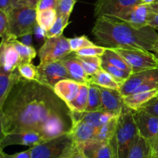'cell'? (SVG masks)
I'll return each instance as SVG.
<instances>
[{"instance_id":"18","label":"cell","mask_w":158,"mask_h":158,"mask_svg":"<svg viewBox=\"0 0 158 158\" xmlns=\"http://www.w3.org/2000/svg\"><path fill=\"white\" fill-rule=\"evenodd\" d=\"M68 72L73 77V80L81 84L89 85V76L86 74L81 63L77 59V56L69 54L67 57L60 60Z\"/></svg>"},{"instance_id":"34","label":"cell","mask_w":158,"mask_h":158,"mask_svg":"<svg viewBox=\"0 0 158 158\" xmlns=\"http://www.w3.org/2000/svg\"><path fill=\"white\" fill-rule=\"evenodd\" d=\"M0 37H1V43H7L15 38L12 35L10 29L9 15L7 13L0 10Z\"/></svg>"},{"instance_id":"35","label":"cell","mask_w":158,"mask_h":158,"mask_svg":"<svg viewBox=\"0 0 158 158\" xmlns=\"http://www.w3.org/2000/svg\"><path fill=\"white\" fill-rule=\"evenodd\" d=\"M18 73L23 78L29 81H36L37 67H35L31 62L22 63L17 68Z\"/></svg>"},{"instance_id":"4","label":"cell","mask_w":158,"mask_h":158,"mask_svg":"<svg viewBox=\"0 0 158 158\" xmlns=\"http://www.w3.org/2000/svg\"><path fill=\"white\" fill-rule=\"evenodd\" d=\"M8 15L11 32L16 39L31 35L37 26L35 9L16 6L12 8Z\"/></svg>"},{"instance_id":"12","label":"cell","mask_w":158,"mask_h":158,"mask_svg":"<svg viewBox=\"0 0 158 158\" xmlns=\"http://www.w3.org/2000/svg\"><path fill=\"white\" fill-rule=\"evenodd\" d=\"M99 88L101 93V111L109 112L116 116H120L126 107L123 97L120 91L100 86Z\"/></svg>"},{"instance_id":"41","label":"cell","mask_w":158,"mask_h":158,"mask_svg":"<svg viewBox=\"0 0 158 158\" xmlns=\"http://www.w3.org/2000/svg\"><path fill=\"white\" fill-rule=\"evenodd\" d=\"M59 0H40L37 4L36 11L44 10L48 9H57Z\"/></svg>"},{"instance_id":"50","label":"cell","mask_w":158,"mask_h":158,"mask_svg":"<svg viewBox=\"0 0 158 158\" xmlns=\"http://www.w3.org/2000/svg\"><path fill=\"white\" fill-rule=\"evenodd\" d=\"M19 2V0H12V6H16L17 5H18Z\"/></svg>"},{"instance_id":"33","label":"cell","mask_w":158,"mask_h":158,"mask_svg":"<svg viewBox=\"0 0 158 158\" xmlns=\"http://www.w3.org/2000/svg\"><path fill=\"white\" fill-rule=\"evenodd\" d=\"M69 17L70 16H69V15H58L56 20L52 25V27L50 28V29L45 33V37L49 38V37H58V36L63 35V30L69 23Z\"/></svg>"},{"instance_id":"39","label":"cell","mask_w":158,"mask_h":158,"mask_svg":"<svg viewBox=\"0 0 158 158\" xmlns=\"http://www.w3.org/2000/svg\"><path fill=\"white\" fill-rule=\"evenodd\" d=\"M63 158H89V156L86 155L81 145L73 143L72 147L68 150Z\"/></svg>"},{"instance_id":"7","label":"cell","mask_w":158,"mask_h":158,"mask_svg":"<svg viewBox=\"0 0 158 158\" xmlns=\"http://www.w3.org/2000/svg\"><path fill=\"white\" fill-rule=\"evenodd\" d=\"M69 38L63 35L46 38L39 50L40 63L56 61L72 54Z\"/></svg>"},{"instance_id":"45","label":"cell","mask_w":158,"mask_h":158,"mask_svg":"<svg viewBox=\"0 0 158 158\" xmlns=\"http://www.w3.org/2000/svg\"><path fill=\"white\" fill-rule=\"evenodd\" d=\"M40 0H19L17 6H23L36 9L37 4Z\"/></svg>"},{"instance_id":"24","label":"cell","mask_w":158,"mask_h":158,"mask_svg":"<svg viewBox=\"0 0 158 158\" xmlns=\"http://www.w3.org/2000/svg\"><path fill=\"white\" fill-rule=\"evenodd\" d=\"M127 158H151V147L149 142L138 134Z\"/></svg>"},{"instance_id":"11","label":"cell","mask_w":158,"mask_h":158,"mask_svg":"<svg viewBox=\"0 0 158 158\" xmlns=\"http://www.w3.org/2000/svg\"><path fill=\"white\" fill-rule=\"evenodd\" d=\"M46 139L36 132H20L3 135L0 137V150L11 145H23L32 147L45 142Z\"/></svg>"},{"instance_id":"53","label":"cell","mask_w":158,"mask_h":158,"mask_svg":"<svg viewBox=\"0 0 158 158\" xmlns=\"http://www.w3.org/2000/svg\"><path fill=\"white\" fill-rule=\"evenodd\" d=\"M157 1H158V0H157Z\"/></svg>"},{"instance_id":"28","label":"cell","mask_w":158,"mask_h":158,"mask_svg":"<svg viewBox=\"0 0 158 158\" xmlns=\"http://www.w3.org/2000/svg\"><path fill=\"white\" fill-rule=\"evenodd\" d=\"M102 57H104L107 61H109L114 66L117 67L123 71H127L130 74H133L131 67L128 64L125 59L120 54H118L114 48L106 47V51Z\"/></svg>"},{"instance_id":"1","label":"cell","mask_w":158,"mask_h":158,"mask_svg":"<svg viewBox=\"0 0 158 158\" xmlns=\"http://www.w3.org/2000/svg\"><path fill=\"white\" fill-rule=\"evenodd\" d=\"M0 125L1 136L36 132L47 141L70 132L72 111L52 88L22 77L0 108Z\"/></svg>"},{"instance_id":"36","label":"cell","mask_w":158,"mask_h":158,"mask_svg":"<svg viewBox=\"0 0 158 158\" xmlns=\"http://www.w3.org/2000/svg\"><path fill=\"white\" fill-rule=\"evenodd\" d=\"M106 47L103 46H88V47L83 48L81 50L76 51L74 53L76 56L80 57H102L106 51Z\"/></svg>"},{"instance_id":"37","label":"cell","mask_w":158,"mask_h":158,"mask_svg":"<svg viewBox=\"0 0 158 158\" xmlns=\"http://www.w3.org/2000/svg\"><path fill=\"white\" fill-rule=\"evenodd\" d=\"M69 44H70L71 50H72L73 53H75L76 51L83 49V48L96 45L86 36L84 35L81 36V37L69 38Z\"/></svg>"},{"instance_id":"5","label":"cell","mask_w":158,"mask_h":158,"mask_svg":"<svg viewBox=\"0 0 158 158\" xmlns=\"http://www.w3.org/2000/svg\"><path fill=\"white\" fill-rule=\"evenodd\" d=\"M73 144L69 133L61 135L30 147L32 158H63Z\"/></svg>"},{"instance_id":"15","label":"cell","mask_w":158,"mask_h":158,"mask_svg":"<svg viewBox=\"0 0 158 158\" xmlns=\"http://www.w3.org/2000/svg\"><path fill=\"white\" fill-rule=\"evenodd\" d=\"M22 63L21 57L12 41L0 44L1 71L6 73L13 72Z\"/></svg>"},{"instance_id":"3","label":"cell","mask_w":158,"mask_h":158,"mask_svg":"<svg viewBox=\"0 0 158 158\" xmlns=\"http://www.w3.org/2000/svg\"><path fill=\"white\" fill-rule=\"evenodd\" d=\"M138 136V131L134 117V111L125 107L117 119V127L110 145L114 158H127L130 150Z\"/></svg>"},{"instance_id":"16","label":"cell","mask_w":158,"mask_h":158,"mask_svg":"<svg viewBox=\"0 0 158 158\" xmlns=\"http://www.w3.org/2000/svg\"><path fill=\"white\" fill-rule=\"evenodd\" d=\"M73 126L69 132L73 143L80 145L94 140L96 135V129L88 123L78 118L72 117Z\"/></svg>"},{"instance_id":"52","label":"cell","mask_w":158,"mask_h":158,"mask_svg":"<svg viewBox=\"0 0 158 158\" xmlns=\"http://www.w3.org/2000/svg\"><path fill=\"white\" fill-rule=\"evenodd\" d=\"M156 158H158V156H157V157H156Z\"/></svg>"},{"instance_id":"25","label":"cell","mask_w":158,"mask_h":158,"mask_svg":"<svg viewBox=\"0 0 158 158\" xmlns=\"http://www.w3.org/2000/svg\"><path fill=\"white\" fill-rule=\"evenodd\" d=\"M57 16H58V14H57L56 9H55L36 11L37 25L40 26L42 31L46 33L54 24Z\"/></svg>"},{"instance_id":"32","label":"cell","mask_w":158,"mask_h":158,"mask_svg":"<svg viewBox=\"0 0 158 158\" xmlns=\"http://www.w3.org/2000/svg\"><path fill=\"white\" fill-rule=\"evenodd\" d=\"M12 43H13L14 46L18 51L20 57L22 59L23 63L26 62H31L35 57H36V51L33 46H29L25 43H23L22 42L19 41L17 39L11 40Z\"/></svg>"},{"instance_id":"20","label":"cell","mask_w":158,"mask_h":158,"mask_svg":"<svg viewBox=\"0 0 158 158\" xmlns=\"http://www.w3.org/2000/svg\"><path fill=\"white\" fill-rule=\"evenodd\" d=\"M81 146L89 158H114L110 142L98 143L92 140Z\"/></svg>"},{"instance_id":"44","label":"cell","mask_w":158,"mask_h":158,"mask_svg":"<svg viewBox=\"0 0 158 158\" xmlns=\"http://www.w3.org/2000/svg\"><path fill=\"white\" fill-rule=\"evenodd\" d=\"M12 0H0V10L9 14L12 11Z\"/></svg>"},{"instance_id":"48","label":"cell","mask_w":158,"mask_h":158,"mask_svg":"<svg viewBox=\"0 0 158 158\" xmlns=\"http://www.w3.org/2000/svg\"><path fill=\"white\" fill-rule=\"evenodd\" d=\"M140 1H141L142 4L150 5V4H151V3L154 2L155 1H157V0H140Z\"/></svg>"},{"instance_id":"31","label":"cell","mask_w":158,"mask_h":158,"mask_svg":"<svg viewBox=\"0 0 158 158\" xmlns=\"http://www.w3.org/2000/svg\"><path fill=\"white\" fill-rule=\"evenodd\" d=\"M77 57L80 60L83 69L89 77L95 74L97 71L102 68L101 57H80V56H77Z\"/></svg>"},{"instance_id":"6","label":"cell","mask_w":158,"mask_h":158,"mask_svg":"<svg viewBox=\"0 0 158 158\" xmlns=\"http://www.w3.org/2000/svg\"><path fill=\"white\" fill-rule=\"evenodd\" d=\"M114 49L120 54L131 67L133 74L158 68L157 56L150 51L122 48Z\"/></svg>"},{"instance_id":"47","label":"cell","mask_w":158,"mask_h":158,"mask_svg":"<svg viewBox=\"0 0 158 158\" xmlns=\"http://www.w3.org/2000/svg\"><path fill=\"white\" fill-rule=\"evenodd\" d=\"M149 7L150 9H151V12L158 13V1H155L154 2L150 4Z\"/></svg>"},{"instance_id":"38","label":"cell","mask_w":158,"mask_h":158,"mask_svg":"<svg viewBox=\"0 0 158 158\" xmlns=\"http://www.w3.org/2000/svg\"><path fill=\"white\" fill-rule=\"evenodd\" d=\"M77 2V0H59L56 9L57 14L70 16Z\"/></svg>"},{"instance_id":"26","label":"cell","mask_w":158,"mask_h":158,"mask_svg":"<svg viewBox=\"0 0 158 158\" xmlns=\"http://www.w3.org/2000/svg\"><path fill=\"white\" fill-rule=\"evenodd\" d=\"M118 117L119 116H115L109 122L97 129L96 130L95 138L94 140L98 143L110 142L116 130Z\"/></svg>"},{"instance_id":"23","label":"cell","mask_w":158,"mask_h":158,"mask_svg":"<svg viewBox=\"0 0 158 158\" xmlns=\"http://www.w3.org/2000/svg\"><path fill=\"white\" fill-rule=\"evenodd\" d=\"M89 84L103 87V88L115 89L120 91L122 84L115 80L109 73L101 68L95 74L89 77Z\"/></svg>"},{"instance_id":"40","label":"cell","mask_w":158,"mask_h":158,"mask_svg":"<svg viewBox=\"0 0 158 158\" xmlns=\"http://www.w3.org/2000/svg\"><path fill=\"white\" fill-rule=\"evenodd\" d=\"M141 110L148 113V114L158 116V94L155 98L151 99L149 102H148L141 108Z\"/></svg>"},{"instance_id":"2","label":"cell","mask_w":158,"mask_h":158,"mask_svg":"<svg viewBox=\"0 0 158 158\" xmlns=\"http://www.w3.org/2000/svg\"><path fill=\"white\" fill-rule=\"evenodd\" d=\"M92 33L101 46L110 48L153 51L158 40V33L154 28L137 29L120 19L108 15L97 17Z\"/></svg>"},{"instance_id":"22","label":"cell","mask_w":158,"mask_h":158,"mask_svg":"<svg viewBox=\"0 0 158 158\" xmlns=\"http://www.w3.org/2000/svg\"><path fill=\"white\" fill-rule=\"evenodd\" d=\"M22 78L19 73H6L0 71V108H2L14 85Z\"/></svg>"},{"instance_id":"8","label":"cell","mask_w":158,"mask_h":158,"mask_svg":"<svg viewBox=\"0 0 158 158\" xmlns=\"http://www.w3.org/2000/svg\"><path fill=\"white\" fill-rule=\"evenodd\" d=\"M73 77L60 60L40 63L37 66L36 81L53 89L59 81Z\"/></svg>"},{"instance_id":"19","label":"cell","mask_w":158,"mask_h":158,"mask_svg":"<svg viewBox=\"0 0 158 158\" xmlns=\"http://www.w3.org/2000/svg\"><path fill=\"white\" fill-rule=\"evenodd\" d=\"M115 116H114L110 113L103 111L83 112L72 111V117L82 119L85 122L94 127L96 130L109 122Z\"/></svg>"},{"instance_id":"9","label":"cell","mask_w":158,"mask_h":158,"mask_svg":"<svg viewBox=\"0 0 158 158\" xmlns=\"http://www.w3.org/2000/svg\"><path fill=\"white\" fill-rule=\"evenodd\" d=\"M139 4H141L140 0H97L94 16H117Z\"/></svg>"},{"instance_id":"51","label":"cell","mask_w":158,"mask_h":158,"mask_svg":"<svg viewBox=\"0 0 158 158\" xmlns=\"http://www.w3.org/2000/svg\"><path fill=\"white\" fill-rule=\"evenodd\" d=\"M0 158H5V157H4V156H2V154H1V153H0Z\"/></svg>"},{"instance_id":"49","label":"cell","mask_w":158,"mask_h":158,"mask_svg":"<svg viewBox=\"0 0 158 158\" xmlns=\"http://www.w3.org/2000/svg\"><path fill=\"white\" fill-rule=\"evenodd\" d=\"M154 53H156V54H157L158 55V40H157V41L156 42V43H155V45H154Z\"/></svg>"},{"instance_id":"17","label":"cell","mask_w":158,"mask_h":158,"mask_svg":"<svg viewBox=\"0 0 158 158\" xmlns=\"http://www.w3.org/2000/svg\"><path fill=\"white\" fill-rule=\"evenodd\" d=\"M81 85V83L72 79H64L59 81L54 86L53 90L56 94L68 105L77 97Z\"/></svg>"},{"instance_id":"43","label":"cell","mask_w":158,"mask_h":158,"mask_svg":"<svg viewBox=\"0 0 158 158\" xmlns=\"http://www.w3.org/2000/svg\"><path fill=\"white\" fill-rule=\"evenodd\" d=\"M148 26L154 29L158 28V13L151 12L148 19Z\"/></svg>"},{"instance_id":"42","label":"cell","mask_w":158,"mask_h":158,"mask_svg":"<svg viewBox=\"0 0 158 158\" xmlns=\"http://www.w3.org/2000/svg\"><path fill=\"white\" fill-rule=\"evenodd\" d=\"M0 153L5 158H32L30 147L28 150L19 152V153H15L14 154H8V153H4L3 150H0Z\"/></svg>"},{"instance_id":"10","label":"cell","mask_w":158,"mask_h":158,"mask_svg":"<svg viewBox=\"0 0 158 158\" xmlns=\"http://www.w3.org/2000/svg\"><path fill=\"white\" fill-rule=\"evenodd\" d=\"M134 117L138 134L151 144L158 137V116L145 112L143 110L134 112Z\"/></svg>"},{"instance_id":"30","label":"cell","mask_w":158,"mask_h":158,"mask_svg":"<svg viewBox=\"0 0 158 158\" xmlns=\"http://www.w3.org/2000/svg\"><path fill=\"white\" fill-rule=\"evenodd\" d=\"M102 57V64H101V68H103L104 71H106V72L109 73L114 79H115L117 81H118L119 83L123 84L131 77V75L132 74H130V73L127 72V71H123V70L120 69V68H117V67L114 66L113 64H111L109 61L106 60L104 57Z\"/></svg>"},{"instance_id":"14","label":"cell","mask_w":158,"mask_h":158,"mask_svg":"<svg viewBox=\"0 0 158 158\" xmlns=\"http://www.w3.org/2000/svg\"><path fill=\"white\" fill-rule=\"evenodd\" d=\"M151 12L149 5L141 3L131 8L123 13L114 17L129 23L134 27L140 29L148 26V15Z\"/></svg>"},{"instance_id":"29","label":"cell","mask_w":158,"mask_h":158,"mask_svg":"<svg viewBox=\"0 0 158 158\" xmlns=\"http://www.w3.org/2000/svg\"><path fill=\"white\" fill-rule=\"evenodd\" d=\"M101 93L99 86L89 84V96L88 105L86 112L101 111Z\"/></svg>"},{"instance_id":"21","label":"cell","mask_w":158,"mask_h":158,"mask_svg":"<svg viewBox=\"0 0 158 158\" xmlns=\"http://www.w3.org/2000/svg\"><path fill=\"white\" fill-rule=\"evenodd\" d=\"M157 94L158 88L151 90V91L132 94L131 95L123 98V101H124L126 106L135 112L141 109L148 102H149L151 99L155 98Z\"/></svg>"},{"instance_id":"46","label":"cell","mask_w":158,"mask_h":158,"mask_svg":"<svg viewBox=\"0 0 158 158\" xmlns=\"http://www.w3.org/2000/svg\"><path fill=\"white\" fill-rule=\"evenodd\" d=\"M151 158H156L158 156V137L151 144Z\"/></svg>"},{"instance_id":"13","label":"cell","mask_w":158,"mask_h":158,"mask_svg":"<svg viewBox=\"0 0 158 158\" xmlns=\"http://www.w3.org/2000/svg\"><path fill=\"white\" fill-rule=\"evenodd\" d=\"M151 81H158V68L131 74V77L122 84L120 89V94L123 98L131 95L140 85Z\"/></svg>"},{"instance_id":"27","label":"cell","mask_w":158,"mask_h":158,"mask_svg":"<svg viewBox=\"0 0 158 158\" xmlns=\"http://www.w3.org/2000/svg\"><path fill=\"white\" fill-rule=\"evenodd\" d=\"M88 96H89V85L82 84L78 95L73 102L68 104V107L73 112H86L88 105Z\"/></svg>"}]
</instances>
